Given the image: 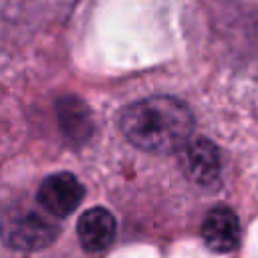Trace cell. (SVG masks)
<instances>
[{
    "mask_svg": "<svg viewBox=\"0 0 258 258\" xmlns=\"http://www.w3.org/2000/svg\"><path fill=\"white\" fill-rule=\"evenodd\" d=\"M194 117L185 103L173 97H147L121 115L123 135L149 153L179 151L191 135Z\"/></svg>",
    "mask_w": 258,
    "mask_h": 258,
    "instance_id": "1",
    "label": "cell"
},
{
    "mask_svg": "<svg viewBox=\"0 0 258 258\" xmlns=\"http://www.w3.org/2000/svg\"><path fill=\"white\" fill-rule=\"evenodd\" d=\"M52 216L44 210L30 208H10L0 218V238L6 246L22 252H32L46 248L56 238V224Z\"/></svg>",
    "mask_w": 258,
    "mask_h": 258,
    "instance_id": "2",
    "label": "cell"
},
{
    "mask_svg": "<svg viewBox=\"0 0 258 258\" xmlns=\"http://www.w3.org/2000/svg\"><path fill=\"white\" fill-rule=\"evenodd\" d=\"M36 200L38 206L52 218H67L79 208L83 200V185L73 173H52L38 185Z\"/></svg>",
    "mask_w": 258,
    "mask_h": 258,
    "instance_id": "3",
    "label": "cell"
},
{
    "mask_svg": "<svg viewBox=\"0 0 258 258\" xmlns=\"http://www.w3.org/2000/svg\"><path fill=\"white\" fill-rule=\"evenodd\" d=\"M185 175L198 185H214L220 177V153L216 145L204 137H196L179 149Z\"/></svg>",
    "mask_w": 258,
    "mask_h": 258,
    "instance_id": "4",
    "label": "cell"
},
{
    "mask_svg": "<svg viewBox=\"0 0 258 258\" xmlns=\"http://www.w3.org/2000/svg\"><path fill=\"white\" fill-rule=\"evenodd\" d=\"M202 238L214 252H232L240 242V220L234 210L226 206L210 210L202 224Z\"/></svg>",
    "mask_w": 258,
    "mask_h": 258,
    "instance_id": "5",
    "label": "cell"
},
{
    "mask_svg": "<svg viewBox=\"0 0 258 258\" xmlns=\"http://www.w3.org/2000/svg\"><path fill=\"white\" fill-rule=\"evenodd\" d=\"M115 218L105 208H91L87 210L77 224V236L85 252L101 254L105 252L115 240Z\"/></svg>",
    "mask_w": 258,
    "mask_h": 258,
    "instance_id": "6",
    "label": "cell"
},
{
    "mask_svg": "<svg viewBox=\"0 0 258 258\" xmlns=\"http://www.w3.org/2000/svg\"><path fill=\"white\" fill-rule=\"evenodd\" d=\"M58 123L67 137L73 141H85L93 131V121L89 109L77 99H60L58 103Z\"/></svg>",
    "mask_w": 258,
    "mask_h": 258,
    "instance_id": "7",
    "label": "cell"
}]
</instances>
